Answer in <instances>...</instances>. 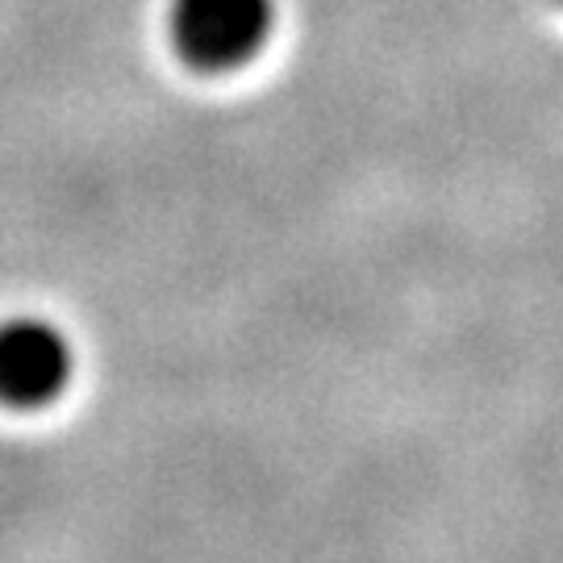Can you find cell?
Returning <instances> with one entry per match:
<instances>
[{"label":"cell","mask_w":563,"mask_h":563,"mask_svg":"<svg viewBox=\"0 0 563 563\" xmlns=\"http://www.w3.org/2000/svg\"><path fill=\"white\" fill-rule=\"evenodd\" d=\"M172 46L197 71H234L276 30V0H172Z\"/></svg>","instance_id":"cell-1"},{"label":"cell","mask_w":563,"mask_h":563,"mask_svg":"<svg viewBox=\"0 0 563 563\" xmlns=\"http://www.w3.org/2000/svg\"><path fill=\"white\" fill-rule=\"evenodd\" d=\"M76 376V346L51 318L0 322V405L18 413L51 409Z\"/></svg>","instance_id":"cell-2"}]
</instances>
